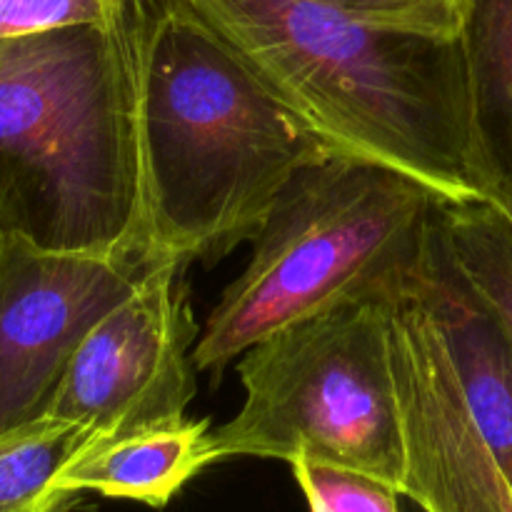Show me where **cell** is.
<instances>
[{"mask_svg": "<svg viewBox=\"0 0 512 512\" xmlns=\"http://www.w3.org/2000/svg\"><path fill=\"white\" fill-rule=\"evenodd\" d=\"M245 400L210 433L213 458H298L403 493L405 430L390 303L365 300L288 325L238 358Z\"/></svg>", "mask_w": 512, "mask_h": 512, "instance_id": "5b68a950", "label": "cell"}, {"mask_svg": "<svg viewBox=\"0 0 512 512\" xmlns=\"http://www.w3.org/2000/svg\"><path fill=\"white\" fill-rule=\"evenodd\" d=\"M500 210H503L505 218H508V220H510V225H512V208H500Z\"/></svg>", "mask_w": 512, "mask_h": 512, "instance_id": "e0dca14e", "label": "cell"}, {"mask_svg": "<svg viewBox=\"0 0 512 512\" xmlns=\"http://www.w3.org/2000/svg\"><path fill=\"white\" fill-rule=\"evenodd\" d=\"M458 43L490 203L512 208V0H468Z\"/></svg>", "mask_w": 512, "mask_h": 512, "instance_id": "8fae6325", "label": "cell"}, {"mask_svg": "<svg viewBox=\"0 0 512 512\" xmlns=\"http://www.w3.org/2000/svg\"><path fill=\"white\" fill-rule=\"evenodd\" d=\"M408 295L438 328L470 418L512 485V340L460 268L440 210Z\"/></svg>", "mask_w": 512, "mask_h": 512, "instance_id": "9c48e42d", "label": "cell"}, {"mask_svg": "<svg viewBox=\"0 0 512 512\" xmlns=\"http://www.w3.org/2000/svg\"><path fill=\"white\" fill-rule=\"evenodd\" d=\"M148 8L150 0H0V38L68 25L128 23Z\"/></svg>", "mask_w": 512, "mask_h": 512, "instance_id": "9a60e30c", "label": "cell"}, {"mask_svg": "<svg viewBox=\"0 0 512 512\" xmlns=\"http://www.w3.org/2000/svg\"><path fill=\"white\" fill-rule=\"evenodd\" d=\"M210 420H170L108 438H90L60 470L68 493L135 500L165 508L200 470L215 463Z\"/></svg>", "mask_w": 512, "mask_h": 512, "instance_id": "30bf717a", "label": "cell"}, {"mask_svg": "<svg viewBox=\"0 0 512 512\" xmlns=\"http://www.w3.org/2000/svg\"><path fill=\"white\" fill-rule=\"evenodd\" d=\"M445 233L460 268L480 290L512 340V225L490 200L440 205Z\"/></svg>", "mask_w": 512, "mask_h": 512, "instance_id": "4fadbf2b", "label": "cell"}, {"mask_svg": "<svg viewBox=\"0 0 512 512\" xmlns=\"http://www.w3.org/2000/svg\"><path fill=\"white\" fill-rule=\"evenodd\" d=\"M90 438L50 415L0 438V512H78L83 495L60 488L58 475Z\"/></svg>", "mask_w": 512, "mask_h": 512, "instance_id": "7c38bea8", "label": "cell"}, {"mask_svg": "<svg viewBox=\"0 0 512 512\" xmlns=\"http://www.w3.org/2000/svg\"><path fill=\"white\" fill-rule=\"evenodd\" d=\"M405 430L403 495L425 512H512V485L468 413L443 338L410 295L390 303Z\"/></svg>", "mask_w": 512, "mask_h": 512, "instance_id": "ba28073f", "label": "cell"}, {"mask_svg": "<svg viewBox=\"0 0 512 512\" xmlns=\"http://www.w3.org/2000/svg\"><path fill=\"white\" fill-rule=\"evenodd\" d=\"M183 268L180 260L160 258L93 325L70 360L50 418L80 425L93 438L185 418L195 398L200 328Z\"/></svg>", "mask_w": 512, "mask_h": 512, "instance_id": "8992f818", "label": "cell"}, {"mask_svg": "<svg viewBox=\"0 0 512 512\" xmlns=\"http://www.w3.org/2000/svg\"><path fill=\"white\" fill-rule=\"evenodd\" d=\"M290 468L310 512H403V493L373 475L308 458L293 460Z\"/></svg>", "mask_w": 512, "mask_h": 512, "instance_id": "5bb4252c", "label": "cell"}, {"mask_svg": "<svg viewBox=\"0 0 512 512\" xmlns=\"http://www.w3.org/2000/svg\"><path fill=\"white\" fill-rule=\"evenodd\" d=\"M148 13L0 38V235L55 253L158 258L138 113Z\"/></svg>", "mask_w": 512, "mask_h": 512, "instance_id": "7a4b0ae2", "label": "cell"}, {"mask_svg": "<svg viewBox=\"0 0 512 512\" xmlns=\"http://www.w3.org/2000/svg\"><path fill=\"white\" fill-rule=\"evenodd\" d=\"M338 153L448 203L490 200L458 38L373 28L313 0H180Z\"/></svg>", "mask_w": 512, "mask_h": 512, "instance_id": "3957f363", "label": "cell"}, {"mask_svg": "<svg viewBox=\"0 0 512 512\" xmlns=\"http://www.w3.org/2000/svg\"><path fill=\"white\" fill-rule=\"evenodd\" d=\"M150 253L215 260L253 240L278 195L338 153L180 0H153L140 48Z\"/></svg>", "mask_w": 512, "mask_h": 512, "instance_id": "6da1fadb", "label": "cell"}, {"mask_svg": "<svg viewBox=\"0 0 512 512\" xmlns=\"http://www.w3.org/2000/svg\"><path fill=\"white\" fill-rule=\"evenodd\" d=\"M440 203L420 180L358 155L330 153L305 165L200 328L198 373H220L268 335L328 310L405 298Z\"/></svg>", "mask_w": 512, "mask_h": 512, "instance_id": "277c9868", "label": "cell"}, {"mask_svg": "<svg viewBox=\"0 0 512 512\" xmlns=\"http://www.w3.org/2000/svg\"><path fill=\"white\" fill-rule=\"evenodd\" d=\"M158 260L55 253L0 235V438L48 418L85 335Z\"/></svg>", "mask_w": 512, "mask_h": 512, "instance_id": "52a82bcc", "label": "cell"}, {"mask_svg": "<svg viewBox=\"0 0 512 512\" xmlns=\"http://www.w3.org/2000/svg\"><path fill=\"white\" fill-rule=\"evenodd\" d=\"M373 28L458 38L468 0H313Z\"/></svg>", "mask_w": 512, "mask_h": 512, "instance_id": "2e32d148", "label": "cell"}]
</instances>
